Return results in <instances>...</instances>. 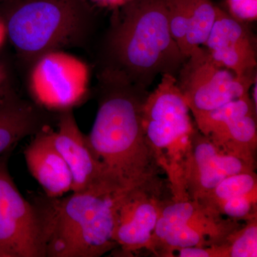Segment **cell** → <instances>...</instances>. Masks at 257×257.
<instances>
[{"instance_id": "ba28073f", "label": "cell", "mask_w": 257, "mask_h": 257, "mask_svg": "<svg viewBox=\"0 0 257 257\" xmlns=\"http://www.w3.org/2000/svg\"><path fill=\"white\" fill-rule=\"evenodd\" d=\"M89 82L87 64L74 56L54 50L37 59L30 74V88L37 104L61 112L82 102Z\"/></svg>"}, {"instance_id": "cb8c5ba5", "label": "cell", "mask_w": 257, "mask_h": 257, "mask_svg": "<svg viewBox=\"0 0 257 257\" xmlns=\"http://www.w3.org/2000/svg\"><path fill=\"white\" fill-rule=\"evenodd\" d=\"M228 257L224 243L208 246H189L179 248L172 257Z\"/></svg>"}, {"instance_id": "8992f818", "label": "cell", "mask_w": 257, "mask_h": 257, "mask_svg": "<svg viewBox=\"0 0 257 257\" xmlns=\"http://www.w3.org/2000/svg\"><path fill=\"white\" fill-rule=\"evenodd\" d=\"M11 154L0 155V257H45L41 216L10 175Z\"/></svg>"}, {"instance_id": "9c48e42d", "label": "cell", "mask_w": 257, "mask_h": 257, "mask_svg": "<svg viewBox=\"0 0 257 257\" xmlns=\"http://www.w3.org/2000/svg\"><path fill=\"white\" fill-rule=\"evenodd\" d=\"M193 116L197 130L220 150L256 164V106L249 93L214 110Z\"/></svg>"}, {"instance_id": "44dd1931", "label": "cell", "mask_w": 257, "mask_h": 257, "mask_svg": "<svg viewBox=\"0 0 257 257\" xmlns=\"http://www.w3.org/2000/svg\"><path fill=\"white\" fill-rule=\"evenodd\" d=\"M172 36L182 52L188 29L192 0H165Z\"/></svg>"}, {"instance_id": "2e32d148", "label": "cell", "mask_w": 257, "mask_h": 257, "mask_svg": "<svg viewBox=\"0 0 257 257\" xmlns=\"http://www.w3.org/2000/svg\"><path fill=\"white\" fill-rule=\"evenodd\" d=\"M47 126L41 108L13 94L0 105V155L13 152L22 140L35 136Z\"/></svg>"}, {"instance_id": "4fadbf2b", "label": "cell", "mask_w": 257, "mask_h": 257, "mask_svg": "<svg viewBox=\"0 0 257 257\" xmlns=\"http://www.w3.org/2000/svg\"><path fill=\"white\" fill-rule=\"evenodd\" d=\"M54 144L67 162L72 176V192H85L105 177L104 169L79 130L72 109L59 112L58 130L52 133Z\"/></svg>"}, {"instance_id": "5bb4252c", "label": "cell", "mask_w": 257, "mask_h": 257, "mask_svg": "<svg viewBox=\"0 0 257 257\" xmlns=\"http://www.w3.org/2000/svg\"><path fill=\"white\" fill-rule=\"evenodd\" d=\"M50 125L34 136L24 150L29 171L50 198L72 191V176L67 162L57 150Z\"/></svg>"}, {"instance_id": "484cf974", "label": "cell", "mask_w": 257, "mask_h": 257, "mask_svg": "<svg viewBox=\"0 0 257 257\" xmlns=\"http://www.w3.org/2000/svg\"><path fill=\"white\" fill-rule=\"evenodd\" d=\"M7 82H8V72L4 64L0 62V92L8 87Z\"/></svg>"}, {"instance_id": "4316f807", "label": "cell", "mask_w": 257, "mask_h": 257, "mask_svg": "<svg viewBox=\"0 0 257 257\" xmlns=\"http://www.w3.org/2000/svg\"><path fill=\"white\" fill-rule=\"evenodd\" d=\"M14 92L10 89V88L8 87L6 89H3V91L0 92V105L3 104L8 98L13 95Z\"/></svg>"}, {"instance_id": "3957f363", "label": "cell", "mask_w": 257, "mask_h": 257, "mask_svg": "<svg viewBox=\"0 0 257 257\" xmlns=\"http://www.w3.org/2000/svg\"><path fill=\"white\" fill-rule=\"evenodd\" d=\"M109 46L113 69L147 89L157 76H176L186 57L171 34L165 0H131L121 7Z\"/></svg>"}, {"instance_id": "9a60e30c", "label": "cell", "mask_w": 257, "mask_h": 257, "mask_svg": "<svg viewBox=\"0 0 257 257\" xmlns=\"http://www.w3.org/2000/svg\"><path fill=\"white\" fill-rule=\"evenodd\" d=\"M160 215L187 225L204 236L211 245L226 242L228 236L241 226L239 221L225 219L216 211L190 199L163 202Z\"/></svg>"}, {"instance_id": "30bf717a", "label": "cell", "mask_w": 257, "mask_h": 257, "mask_svg": "<svg viewBox=\"0 0 257 257\" xmlns=\"http://www.w3.org/2000/svg\"><path fill=\"white\" fill-rule=\"evenodd\" d=\"M160 195L161 182L157 177L133 187L121 199L114 238L124 256L151 250L152 234L164 202Z\"/></svg>"}, {"instance_id": "83f0119b", "label": "cell", "mask_w": 257, "mask_h": 257, "mask_svg": "<svg viewBox=\"0 0 257 257\" xmlns=\"http://www.w3.org/2000/svg\"><path fill=\"white\" fill-rule=\"evenodd\" d=\"M6 36H8V35H7L5 23L0 19V47H1L2 45L4 43Z\"/></svg>"}, {"instance_id": "5b68a950", "label": "cell", "mask_w": 257, "mask_h": 257, "mask_svg": "<svg viewBox=\"0 0 257 257\" xmlns=\"http://www.w3.org/2000/svg\"><path fill=\"white\" fill-rule=\"evenodd\" d=\"M177 77L162 75L156 89L148 93L143 107V125L157 165L170 182L183 179L184 162L195 127Z\"/></svg>"}, {"instance_id": "ffe728a7", "label": "cell", "mask_w": 257, "mask_h": 257, "mask_svg": "<svg viewBox=\"0 0 257 257\" xmlns=\"http://www.w3.org/2000/svg\"><path fill=\"white\" fill-rule=\"evenodd\" d=\"M228 257L257 256V218L231 233L224 243Z\"/></svg>"}, {"instance_id": "7402d4cb", "label": "cell", "mask_w": 257, "mask_h": 257, "mask_svg": "<svg viewBox=\"0 0 257 257\" xmlns=\"http://www.w3.org/2000/svg\"><path fill=\"white\" fill-rule=\"evenodd\" d=\"M211 210L237 221L257 218V191L225 200Z\"/></svg>"}, {"instance_id": "7c38bea8", "label": "cell", "mask_w": 257, "mask_h": 257, "mask_svg": "<svg viewBox=\"0 0 257 257\" xmlns=\"http://www.w3.org/2000/svg\"><path fill=\"white\" fill-rule=\"evenodd\" d=\"M256 40L245 23L218 8L215 22L203 47L216 63L240 78L256 77Z\"/></svg>"}, {"instance_id": "52a82bcc", "label": "cell", "mask_w": 257, "mask_h": 257, "mask_svg": "<svg viewBox=\"0 0 257 257\" xmlns=\"http://www.w3.org/2000/svg\"><path fill=\"white\" fill-rule=\"evenodd\" d=\"M178 74L177 84L193 116L214 110L248 94L256 79L238 77L216 63L203 46L187 57Z\"/></svg>"}, {"instance_id": "8fae6325", "label": "cell", "mask_w": 257, "mask_h": 257, "mask_svg": "<svg viewBox=\"0 0 257 257\" xmlns=\"http://www.w3.org/2000/svg\"><path fill=\"white\" fill-rule=\"evenodd\" d=\"M255 168L256 164L223 151L196 128L184 159L186 192L189 199L199 200L226 177Z\"/></svg>"}, {"instance_id": "d4e9b609", "label": "cell", "mask_w": 257, "mask_h": 257, "mask_svg": "<svg viewBox=\"0 0 257 257\" xmlns=\"http://www.w3.org/2000/svg\"><path fill=\"white\" fill-rule=\"evenodd\" d=\"M97 4L107 8H118L126 5L131 0H93Z\"/></svg>"}, {"instance_id": "6da1fadb", "label": "cell", "mask_w": 257, "mask_h": 257, "mask_svg": "<svg viewBox=\"0 0 257 257\" xmlns=\"http://www.w3.org/2000/svg\"><path fill=\"white\" fill-rule=\"evenodd\" d=\"M104 76V89L88 143L104 174L122 185L134 187L157 178L159 167L143 125L147 89L112 69Z\"/></svg>"}, {"instance_id": "7a4b0ae2", "label": "cell", "mask_w": 257, "mask_h": 257, "mask_svg": "<svg viewBox=\"0 0 257 257\" xmlns=\"http://www.w3.org/2000/svg\"><path fill=\"white\" fill-rule=\"evenodd\" d=\"M135 187L106 175L89 190L67 197L45 196L35 202L43 224L45 257H99L116 250L118 207Z\"/></svg>"}, {"instance_id": "603a6c76", "label": "cell", "mask_w": 257, "mask_h": 257, "mask_svg": "<svg viewBox=\"0 0 257 257\" xmlns=\"http://www.w3.org/2000/svg\"><path fill=\"white\" fill-rule=\"evenodd\" d=\"M226 13L235 20L246 23L256 21L257 0H225Z\"/></svg>"}, {"instance_id": "f1b7e54d", "label": "cell", "mask_w": 257, "mask_h": 257, "mask_svg": "<svg viewBox=\"0 0 257 257\" xmlns=\"http://www.w3.org/2000/svg\"><path fill=\"white\" fill-rule=\"evenodd\" d=\"M0 1H3V0H0Z\"/></svg>"}, {"instance_id": "277c9868", "label": "cell", "mask_w": 257, "mask_h": 257, "mask_svg": "<svg viewBox=\"0 0 257 257\" xmlns=\"http://www.w3.org/2000/svg\"><path fill=\"white\" fill-rule=\"evenodd\" d=\"M5 23L15 49L39 58L74 42L84 30L88 10L84 0H18Z\"/></svg>"}, {"instance_id": "ac0fdd59", "label": "cell", "mask_w": 257, "mask_h": 257, "mask_svg": "<svg viewBox=\"0 0 257 257\" xmlns=\"http://www.w3.org/2000/svg\"><path fill=\"white\" fill-rule=\"evenodd\" d=\"M217 7L211 0H192L189 27L182 52L187 58L207 41L215 22Z\"/></svg>"}, {"instance_id": "e0dca14e", "label": "cell", "mask_w": 257, "mask_h": 257, "mask_svg": "<svg viewBox=\"0 0 257 257\" xmlns=\"http://www.w3.org/2000/svg\"><path fill=\"white\" fill-rule=\"evenodd\" d=\"M208 246L212 245L195 230L160 215L152 234L150 251L157 256L172 257L179 248Z\"/></svg>"}, {"instance_id": "d6986e66", "label": "cell", "mask_w": 257, "mask_h": 257, "mask_svg": "<svg viewBox=\"0 0 257 257\" xmlns=\"http://www.w3.org/2000/svg\"><path fill=\"white\" fill-rule=\"evenodd\" d=\"M254 191H257V176L255 171L241 172L223 179L210 192L201 198L198 202L212 209L225 200Z\"/></svg>"}]
</instances>
